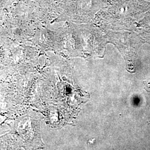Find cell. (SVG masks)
I'll use <instances>...</instances> for the list:
<instances>
[{"label": "cell", "mask_w": 150, "mask_h": 150, "mask_svg": "<svg viewBox=\"0 0 150 150\" xmlns=\"http://www.w3.org/2000/svg\"><path fill=\"white\" fill-rule=\"evenodd\" d=\"M109 4L98 11L92 22L111 28H126L150 10L145 0H107Z\"/></svg>", "instance_id": "obj_1"}, {"label": "cell", "mask_w": 150, "mask_h": 150, "mask_svg": "<svg viewBox=\"0 0 150 150\" xmlns=\"http://www.w3.org/2000/svg\"><path fill=\"white\" fill-rule=\"evenodd\" d=\"M109 5L107 0H70L60 20L77 23H88L93 21L97 12Z\"/></svg>", "instance_id": "obj_2"}]
</instances>
